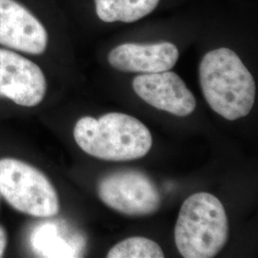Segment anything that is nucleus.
Listing matches in <instances>:
<instances>
[{"instance_id": "nucleus-1", "label": "nucleus", "mask_w": 258, "mask_h": 258, "mask_svg": "<svg viewBox=\"0 0 258 258\" xmlns=\"http://www.w3.org/2000/svg\"><path fill=\"white\" fill-rule=\"evenodd\" d=\"M199 81L206 101L223 118L237 120L252 109L254 79L231 49L219 48L204 55L199 66Z\"/></svg>"}, {"instance_id": "nucleus-2", "label": "nucleus", "mask_w": 258, "mask_h": 258, "mask_svg": "<svg viewBox=\"0 0 258 258\" xmlns=\"http://www.w3.org/2000/svg\"><path fill=\"white\" fill-rule=\"evenodd\" d=\"M74 138L90 156L111 162L143 158L152 147L151 133L142 121L117 112L99 119L88 116L80 119L75 125Z\"/></svg>"}, {"instance_id": "nucleus-3", "label": "nucleus", "mask_w": 258, "mask_h": 258, "mask_svg": "<svg viewBox=\"0 0 258 258\" xmlns=\"http://www.w3.org/2000/svg\"><path fill=\"white\" fill-rule=\"evenodd\" d=\"M175 244L184 258L216 256L229 237V221L221 201L209 192L186 198L175 225Z\"/></svg>"}, {"instance_id": "nucleus-4", "label": "nucleus", "mask_w": 258, "mask_h": 258, "mask_svg": "<svg viewBox=\"0 0 258 258\" xmlns=\"http://www.w3.org/2000/svg\"><path fill=\"white\" fill-rule=\"evenodd\" d=\"M0 194L19 212L52 217L59 212L54 185L40 170L17 159L0 160Z\"/></svg>"}, {"instance_id": "nucleus-5", "label": "nucleus", "mask_w": 258, "mask_h": 258, "mask_svg": "<svg viewBox=\"0 0 258 258\" xmlns=\"http://www.w3.org/2000/svg\"><path fill=\"white\" fill-rule=\"evenodd\" d=\"M98 194L108 208L127 216L154 214L162 202L153 181L138 170L107 174L98 184Z\"/></svg>"}, {"instance_id": "nucleus-6", "label": "nucleus", "mask_w": 258, "mask_h": 258, "mask_svg": "<svg viewBox=\"0 0 258 258\" xmlns=\"http://www.w3.org/2000/svg\"><path fill=\"white\" fill-rule=\"evenodd\" d=\"M46 89L45 76L36 63L0 49V97L21 106L33 107L42 102Z\"/></svg>"}, {"instance_id": "nucleus-7", "label": "nucleus", "mask_w": 258, "mask_h": 258, "mask_svg": "<svg viewBox=\"0 0 258 258\" xmlns=\"http://www.w3.org/2000/svg\"><path fill=\"white\" fill-rule=\"evenodd\" d=\"M0 44L31 55L44 53L48 34L42 23L16 0H0Z\"/></svg>"}, {"instance_id": "nucleus-8", "label": "nucleus", "mask_w": 258, "mask_h": 258, "mask_svg": "<svg viewBox=\"0 0 258 258\" xmlns=\"http://www.w3.org/2000/svg\"><path fill=\"white\" fill-rule=\"evenodd\" d=\"M132 86L142 100L159 110L186 117L196 108L194 94L178 75L169 70L137 76Z\"/></svg>"}, {"instance_id": "nucleus-9", "label": "nucleus", "mask_w": 258, "mask_h": 258, "mask_svg": "<svg viewBox=\"0 0 258 258\" xmlns=\"http://www.w3.org/2000/svg\"><path fill=\"white\" fill-rule=\"evenodd\" d=\"M179 58L178 48L170 42L124 43L112 49L108 62L121 72L152 74L168 71Z\"/></svg>"}, {"instance_id": "nucleus-10", "label": "nucleus", "mask_w": 258, "mask_h": 258, "mask_svg": "<svg viewBox=\"0 0 258 258\" xmlns=\"http://www.w3.org/2000/svg\"><path fill=\"white\" fill-rule=\"evenodd\" d=\"M160 0H95L99 19L112 23H131L145 18L156 9Z\"/></svg>"}, {"instance_id": "nucleus-11", "label": "nucleus", "mask_w": 258, "mask_h": 258, "mask_svg": "<svg viewBox=\"0 0 258 258\" xmlns=\"http://www.w3.org/2000/svg\"><path fill=\"white\" fill-rule=\"evenodd\" d=\"M39 226L31 235L33 249L45 257H68L76 253L51 223Z\"/></svg>"}, {"instance_id": "nucleus-12", "label": "nucleus", "mask_w": 258, "mask_h": 258, "mask_svg": "<svg viewBox=\"0 0 258 258\" xmlns=\"http://www.w3.org/2000/svg\"><path fill=\"white\" fill-rule=\"evenodd\" d=\"M108 258H163L162 248L155 241L146 237H130L115 245L107 253Z\"/></svg>"}, {"instance_id": "nucleus-13", "label": "nucleus", "mask_w": 258, "mask_h": 258, "mask_svg": "<svg viewBox=\"0 0 258 258\" xmlns=\"http://www.w3.org/2000/svg\"><path fill=\"white\" fill-rule=\"evenodd\" d=\"M7 245V234L4 229L0 226V257L3 255V252Z\"/></svg>"}]
</instances>
